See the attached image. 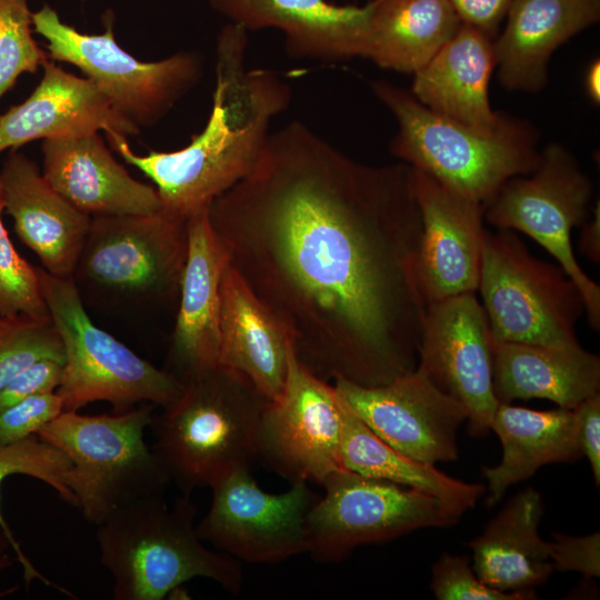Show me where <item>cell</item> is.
I'll use <instances>...</instances> for the list:
<instances>
[{"instance_id":"cell-1","label":"cell","mask_w":600,"mask_h":600,"mask_svg":"<svg viewBox=\"0 0 600 600\" xmlns=\"http://www.w3.org/2000/svg\"><path fill=\"white\" fill-rule=\"evenodd\" d=\"M208 218L313 374L376 387L416 369L427 302L412 167L363 163L292 121Z\"/></svg>"},{"instance_id":"cell-2","label":"cell","mask_w":600,"mask_h":600,"mask_svg":"<svg viewBox=\"0 0 600 600\" xmlns=\"http://www.w3.org/2000/svg\"><path fill=\"white\" fill-rule=\"evenodd\" d=\"M248 32L228 22L216 42L212 107L202 131L184 148L140 156L137 166L154 184L169 213L190 218L246 178L259 161L274 117L291 89L269 69L247 68Z\"/></svg>"},{"instance_id":"cell-3","label":"cell","mask_w":600,"mask_h":600,"mask_svg":"<svg viewBox=\"0 0 600 600\" xmlns=\"http://www.w3.org/2000/svg\"><path fill=\"white\" fill-rule=\"evenodd\" d=\"M191 494L169 506L164 494L139 499L97 526L100 562L113 578L116 600H161L196 578L237 594L241 561L200 538Z\"/></svg>"},{"instance_id":"cell-4","label":"cell","mask_w":600,"mask_h":600,"mask_svg":"<svg viewBox=\"0 0 600 600\" xmlns=\"http://www.w3.org/2000/svg\"><path fill=\"white\" fill-rule=\"evenodd\" d=\"M269 401L242 374L218 367L184 383L179 398L153 414L151 450L181 493L210 488L258 458Z\"/></svg>"},{"instance_id":"cell-5","label":"cell","mask_w":600,"mask_h":600,"mask_svg":"<svg viewBox=\"0 0 600 600\" xmlns=\"http://www.w3.org/2000/svg\"><path fill=\"white\" fill-rule=\"evenodd\" d=\"M371 88L398 123L391 153L461 196L487 206L506 181L539 163L538 134L524 120L502 113L498 128L483 133L433 112L388 81Z\"/></svg>"},{"instance_id":"cell-6","label":"cell","mask_w":600,"mask_h":600,"mask_svg":"<svg viewBox=\"0 0 600 600\" xmlns=\"http://www.w3.org/2000/svg\"><path fill=\"white\" fill-rule=\"evenodd\" d=\"M152 417V403L113 414L63 410L37 431L71 460L66 484L90 523L98 526L139 499L164 494L170 480L143 438Z\"/></svg>"},{"instance_id":"cell-7","label":"cell","mask_w":600,"mask_h":600,"mask_svg":"<svg viewBox=\"0 0 600 600\" xmlns=\"http://www.w3.org/2000/svg\"><path fill=\"white\" fill-rule=\"evenodd\" d=\"M38 272L63 346L62 379L56 390L63 410L78 411L90 402L107 401L114 413H121L141 402L164 408L179 398L184 387L181 381L92 322L72 277H56L43 268Z\"/></svg>"},{"instance_id":"cell-8","label":"cell","mask_w":600,"mask_h":600,"mask_svg":"<svg viewBox=\"0 0 600 600\" xmlns=\"http://www.w3.org/2000/svg\"><path fill=\"white\" fill-rule=\"evenodd\" d=\"M493 342L581 346L583 297L559 266L536 258L513 230L486 229L478 283Z\"/></svg>"},{"instance_id":"cell-9","label":"cell","mask_w":600,"mask_h":600,"mask_svg":"<svg viewBox=\"0 0 600 600\" xmlns=\"http://www.w3.org/2000/svg\"><path fill=\"white\" fill-rule=\"evenodd\" d=\"M31 21L33 32L46 40L49 59L77 67L140 130L161 121L202 77V59L193 51L153 62L128 53L116 40L112 12H106L99 34L80 32L49 4L32 11Z\"/></svg>"},{"instance_id":"cell-10","label":"cell","mask_w":600,"mask_h":600,"mask_svg":"<svg viewBox=\"0 0 600 600\" xmlns=\"http://www.w3.org/2000/svg\"><path fill=\"white\" fill-rule=\"evenodd\" d=\"M592 183L560 143L540 151L537 168L506 181L484 209L498 229L526 233L551 256L578 286L590 327L600 329V287L579 266L571 231L589 219Z\"/></svg>"},{"instance_id":"cell-11","label":"cell","mask_w":600,"mask_h":600,"mask_svg":"<svg viewBox=\"0 0 600 600\" xmlns=\"http://www.w3.org/2000/svg\"><path fill=\"white\" fill-rule=\"evenodd\" d=\"M321 486L324 494L307 518L308 552L320 562H337L360 546L460 520L427 492L347 469L330 473Z\"/></svg>"},{"instance_id":"cell-12","label":"cell","mask_w":600,"mask_h":600,"mask_svg":"<svg viewBox=\"0 0 600 600\" xmlns=\"http://www.w3.org/2000/svg\"><path fill=\"white\" fill-rule=\"evenodd\" d=\"M187 221L162 211L91 217L74 282L138 300H179Z\"/></svg>"},{"instance_id":"cell-13","label":"cell","mask_w":600,"mask_h":600,"mask_svg":"<svg viewBox=\"0 0 600 600\" xmlns=\"http://www.w3.org/2000/svg\"><path fill=\"white\" fill-rule=\"evenodd\" d=\"M210 488L211 504L197 530L213 549L249 563H277L308 552L307 518L319 498L309 483L269 493L250 466H240Z\"/></svg>"},{"instance_id":"cell-14","label":"cell","mask_w":600,"mask_h":600,"mask_svg":"<svg viewBox=\"0 0 600 600\" xmlns=\"http://www.w3.org/2000/svg\"><path fill=\"white\" fill-rule=\"evenodd\" d=\"M342 400L292 351L284 389L269 401L259 429L258 458L292 482L321 484L340 462Z\"/></svg>"},{"instance_id":"cell-15","label":"cell","mask_w":600,"mask_h":600,"mask_svg":"<svg viewBox=\"0 0 600 600\" xmlns=\"http://www.w3.org/2000/svg\"><path fill=\"white\" fill-rule=\"evenodd\" d=\"M492 334L476 292L427 306L417 367L468 412V432L484 437L499 401L492 383Z\"/></svg>"},{"instance_id":"cell-16","label":"cell","mask_w":600,"mask_h":600,"mask_svg":"<svg viewBox=\"0 0 600 600\" xmlns=\"http://www.w3.org/2000/svg\"><path fill=\"white\" fill-rule=\"evenodd\" d=\"M334 387L351 411L399 452L431 466L458 459L457 432L468 412L418 367L382 386L337 381Z\"/></svg>"},{"instance_id":"cell-17","label":"cell","mask_w":600,"mask_h":600,"mask_svg":"<svg viewBox=\"0 0 600 600\" xmlns=\"http://www.w3.org/2000/svg\"><path fill=\"white\" fill-rule=\"evenodd\" d=\"M412 170L422 220L417 271L427 306L478 291L486 206Z\"/></svg>"},{"instance_id":"cell-18","label":"cell","mask_w":600,"mask_h":600,"mask_svg":"<svg viewBox=\"0 0 600 600\" xmlns=\"http://www.w3.org/2000/svg\"><path fill=\"white\" fill-rule=\"evenodd\" d=\"M209 4L247 32L280 30L291 58L332 62L362 58L376 0L362 7L328 0H209Z\"/></svg>"},{"instance_id":"cell-19","label":"cell","mask_w":600,"mask_h":600,"mask_svg":"<svg viewBox=\"0 0 600 600\" xmlns=\"http://www.w3.org/2000/svg\"><path fill=\"white\" fill-rule=\"evenodd\" d=\"M188 252L167 370L183 384L218 368L220 282L228 264L208 210L187 220Z\"/></svg>"},{"instance_id":"cell-20","label":"cell","mask_w":600,"mask_h":600,"mask_svg":"<svg viewBox=\"0 0 600 600\" xmlns=\"http://www.w3.org/2000/svg\"><path fill=\"white\" fill-rule=\"evenodd\" d=\"M42 78L21 103L0 114V153L47 139L103 131L126 137L140 132L119 114L87 78L78 77L48 59Z\"/></svg>"},{"instance_id":"cell-21","label":"cell","mask_w":600,"mask_h":600,"mask_svg":"<svg viewBox=\"0 0 600 600\" xmlns=\"http://www.w3.org/2000/svg\"><path fill=\"white\" fill-rule=\"evenodd\" d=\"M0 181L4 211L12 218L19 239L37 254L47 272L72 277L91 217L58 193L23 152L10 151Z\"/></svg>"},{"instance_id":"cell-22","label":"cell","mask_w":600,"mask_h":600,"mask_svg":"<svg viewBox=\"0 0 600 600\" xmlns=\"http://www.w3.org/2000/svg\"><path fill=\"white\" fill-rule=\"evenodd\" d=\"M42 174L50 186L90 217L160 212L157 190L132 178L99 132L47 139Z\"/></svg>"},{"instance_id":"cell-23","label":"cell","mask_w":600,"mask_h":600,"mask_svg":"<svg viewBox=\"0 0 600 600\" xmlns=\"http://www.w3.org/2000/svg\"><path fill=\"white\" fill-rule=\"evenodd\" d=\"M219 328L218 367L242 374L270 401L279 398L293 351L290 334L229 263L220 282Z\"/></svg>"},{"instance_id":"cell-24","label":"cell","mask_w":600,"mask_h":600,"mask_svg":"<svg viewBox=\"0 0 600 600\" xmlns=\"http://www.w3.org/2000/svg\"><path fill=\"white\" fill-rule=\"evenodd\" d=\"M504 30L493 40L500 83L536 92L547 83L552 52L599 21L600 0H512Z\"/></svg>"},{"instance_id":"cell-25","label":"cell","mask_w":600,"mask_h":600,"mask_svg":"<svg viewBox=\"0 0 600 600\" xmlns=\"http://www.w3.org/2000/svg\"><path fill=\"white\" fill-rule=\"evenodd\" d=\"M496 67L493 39L461 23L453 37L414 72L411 93L426 108L483 133L502 119L490 106Z\"/></svg>"},{"instance_id":"cell-26","label":"cell","mask_w":600,"mask_h":600,"mask_svg":"<svg viewBox=\"0 0 600 600\" xmlns=\"http://www.w3.org/2000/svg\"><path fill=\"white\" fill-rule=\"evenodd\" d=\"M544 513L532 487L519 491L467 546L473 570L487 586L504 592L536 593L554 571L550 543L538 531Z\"/></svg>"},{"instance_id":"cell-27","label":"cell","mask_w":600,"mask_h":600,"mask_svg":"<svg viewBox=\"0 0 600 600\" xmlns=\"http://www.w3.org/2000/svg\"><path fill=\"white\" fill-rule=\"evenodd\" d=\"M492 383L499 403L546 399L573 410L599 392L600 357L574 348L492 341Z\"/></svg>"},{"instance_id":"cell-28","label":"cell","mask_w":600,"mask_h":600,"mask_svg":"<svg viewBox=\"0 0 600 600\" xmlns=\"http://www.w3.org/2000/svg\"><path fill=\"white\" fill-rule=\"evenodd\" d=\"M490 430L499 438L503 454L498 466L482 468L489 508L503 498L509 487L529 479L539 468L582 457L573 410L537 411L499 403Z\"/></svg>"},{"instance_id":"cell-29","label":"cell","mask_w":600,"mask_h":600,"mask_svg":"<svg viewBox=\"0 0 600 600\" xmlns=\"http://www.w3.org/2000/svg\"><path fill=\"white\" fill-rule=\"evenodd\" d=\"M461 23L449 0H376L362 58L383 69L414 73Z\"/></svg>"},{"instance_id":"cell-30","label":"cell","mask_w":600,"mask_h":600,"mask_svg":"<svg viewBox=\"0 0 600 600\" xmlns=\"http://www.w3.org/2000/svg\"><path fill=\"white\" fill-rule=\"evenodd\" d=\"M340 462L343 469L359 474L427 492L458 518L473 508L486 492L483 483L452 478L436 466L417 461L393 449L372 432L343 400Z\"/></svg>"},{"instance_id":"cell-31","label":"cell","mask_w":600,"mask_h":600,"mask_svg":"<svg viewBox=\"0 0 600 600\" xmlns=\"http://www.w3.org/2000/svg\"><path fill=\"white\" fill-rule=\"evenodd\" d=\"M72 463L60 449L31 434L21 440L0 444V489L3 480L12 474H24L50 486L64 502L78 508V500L66 484V473ZM1 499V494H0ZM0 527L10 540L17 561L22 567L23 580L27 586L39 580L47 587L57 589L69 597H74L68 589L44 577L24 553L16 539L13 531L4 520L0 509Z\"/></svg>"},{"instance_id":"cell-32","label":"cell","mask_w":600,"mask_h":600,"mask_svg":"<svg viewBox=\"0 0 600 600\" xmlns=\"http://www.w3.org/2000/svg\"><path fill=\"white\" fill-rule=\"evenodd\" d=\"M41 359L64 361L63 346L50 316L0 318V389Z\"/></svg>"},{"instance_id":"cell-33","label":"cell","mask_w":600,"mask_h":600,"mask_svg":"<svg viewBox=\"0 0 600 600\" xmlns=\"http://www.w3.org/2000/svg\"><path fill=\"white\" fill-rule=\"evenodd\" d=\"M27 0H0V100L23 73H36L49 59L33 38Z\"/></svg>"},{"instance_id":"cell-34","label":"cell","mask_w":600,"mask_h":600,"mask_svg":"<svg viewBox=\"0 0 600 600\" xmlns=\"http://www.w3.org/2000/svg\"><path fill=\"white\" fill-rule=\"evenodd\" d=\"M4 194L0 181V318L19 314L47 317L38 268L16 250L2 221Z\"/></svg>"},{"instance_id":"cell-35","label":"cell","mask_w":600,"mask_h":600,"mask_svg":"<svg viewBox=\"0 0 600 600\" xmlns=\"http://www.w3.org/2000/svg\"><path fill=\"white\" fill-rule=\"evenodd\" d=\"M430 589L438 600H527L536 593L504 592L487 586L467 556L443 552L432 566Z\"/></svg>"},{"instance_id":"cell-36","label":"cell","mask_w":600,"mask_h":600,"mask_svg":"<svg viewBox=\"0 0 600 600\" xmlns=\"http://www.w3.org/2000/svg\"><path fill=\"white\" fill-rule=\"evenodd\" d=\"M63 403L56 392L32 394L0 411V444L21 440L57 418Z\"/></svg>"},{"instance_id":"cell-37","label":"cell","mask_w":600,"mask_h":600,"mask_svg":"<svg viewBox=\"0 0 600 600\" xmlns=\"http://www.w3.org/2000/svg\"><path fill=\"white\" fill-rule=\"evenodd\" d=\"M550 557L554 570L574 571L584 578L600 577V533L573 537L554 532Z\"/></svg>"},{"instance_id":"cell-38","label":"cell","mask_w":600,"mask_h":600,"mask_svg":"<svg viewBox=\"0 0 600 600\" xmlns=\"http://www.w3.org/2000/svg\"><path fill=\"white\" fill-rule=\"evenodd\" d=\"M63 362L41 359L0 389V411L37 393L52 392L61 383Z\"/></svg>"},{"instance_id":"cell-39","label":"cell","mask_w":600,"mask_h":600,"mask_svg":"<svg viewBox=\"0 0 600 600\" xmlns=\"http://www.w3.org/2000/svg\"><path fill=\"white\" fill-rule=\"evenodd\" d=\"M576 433L582 456L590 462L593 479L600 483V392L580 402L574 409Z\"/></svg>"},{"instance_id":"cell-40","label":"cell","mask_w":600,"mask_h":600,"mask_svg":"<svg viewBox=\"0 0 600 600\" xmlns=\"http://www.w3.org/2000/svg\"><path fill=\"white\" fill-rule=\"evenodd\" d=\"M461 22L486 33L491 39L504 19L512 0H449Z\"/></svg>"},{"instance_id":"cell-41","label":"cell","mask_w":600,"mask_h":600,"mask_svg":"<svg viewBox=\"0 0 600 600\" xmlns=\"http://www.w3.org/2000/svg\"><path fill=\"white\" fill-rule=\"evenodd\" d=\"M592 219L584 221L581 230L579 251L592 262H600V203L592 210Z\"/></svg>"},{"instance_id":"cell-42","label":"cell","mask_w":600,"mask_h":600,"mask_svg":"<svg viewBox=\"0 0 600 600\" xmlns=\"http://www.w3.org/2000/svg\"><path fill=\"white\" fill-rule=\"evenodd\" d=\"M586 91L589 98L594 102H600V61L599 59L593 60L592 63L588 67L586 79Z\"/></svg>"},{"instance_id":"cell-43","label":"cell","mask_w":600,"mask_h":600,"mask_svg":"<svg viewBox=\"0 0 600 600\" xmlns=\"http://www.w3.org/2000/svg\"><path fill=\"white\" fill-rule=\"evenodd\" d=\"M11 543L9 538L7 537L3 529L0 527V572L3 570H7L9 567H11L14 561H17L16 557H11L10 554ZM14 590H9L7 592L0 591V597L6 596L9 592H13Z\"/></svg>"}]
</instances>
